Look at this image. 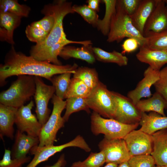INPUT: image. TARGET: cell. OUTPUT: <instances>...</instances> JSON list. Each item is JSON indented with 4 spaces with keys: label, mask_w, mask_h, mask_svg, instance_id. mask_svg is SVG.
I'll use <instances>...</instances> for the list:
<instances>
[{
    "label": "cell",
    "mask_w": 167,
    "mask_h": 167,
    "mask_svg": "<svg viewBox=\"0 0 167 167\" xmlns=\"http://www.w3.org/2000/svg\"><path fill=\"white\" fill-rule=\"evenodd\" d=\"M69 147H76L89 152L91 148L82 136L78 135L70 141L59 145H54L40 147H33L30 151L34 157L26 167H36L40 163L47 161L50 157L64 149Z\"/></svg>",
    "instance_id": "obj_8"
},
{
    "label": "cell",
    "mask_w": 167,
    "mask_h": 167,
    "mask_svg": "<svg viewBox=\"0 0 167 167\" xmlns=\"http://www.w3.org/2000/svg\"><path fill=\"white\" fill-rule=\"evenodd\" d=\"M78 67L75 63L72 65H58L38 61L30 55L16 51L11 45L5 56L4 63L0 65V86H4L8 77L21 75L39 76L50 81L57 74L67 72L74 74Z\"/></svg>",
    "instance_id": "obj_1"
},
{
    "label": "cell",
    "mask_w": 167,
    "mask_h": 167,
    "mask_svg": "<svg viewBox=\"0 0 167 167\" xmlns=\"http://www.w3.org/2000/svg\"><path fill=\"white\" fill-rule=\"evenodd\" d=\"M153 85L156 92L160 94L167 103V66L160 71L159 79Z\"/></svg>",
    "instance_id": "obj_38"
},
{
    "label": "cell",
    "mask_w": 167,
    "mask_h": 167,
    "mask_svg": "<svg viewBox=\"0 0 167 167\" xmlns=\"http://www.w3.org/2000/svg\"><path fill=\"white\" fill-rule=\"evenodd\" d=\"M22 17L0 10V39L11 45L15 44L13 33L20 25Z\"/></svg>",
    "instance_id": "obj_16"
},
{
    "label": "cell",
    "mask_w": 167,
    "mask_h": 167,
    "mask_svg": "<svg viewBox=\"0 0 167 167\" xmlns=\"http://www.w3.org/2000/svg\"><path fill=\"white\" fill-rule=\"evenodd\" d=\"M105 7V13L102 19L99 20L97 28L105 36H107L112 18L116 12L117 0H103Z\"/></svg>",
    "instance_id": "obj_26"
},
{
    "label": "cell",
    "mask_w": 167,
    "mask_h": 167,
    "mask_svg": "<svg viewBox=\"0 0 167 167\" xmlns=\"http://www.w3.org/2000/svg\"><path fill=\"white\" fill-rule=\"evenodd\" d=\"M160 71L155 70L148 66L144 71V77L133 90L129 91L127 96L136 105L143 97H150L152 94V86L158 80Z\"/></svg>",
    "instance_id": "obj_14"
},
{
    "label": "cell",
    "mask_w": 167,
    "mask_h": 167,
    "mask_svg": "<svg viewBox=\"0 0 167 167\" xmlns=\"http://www.w3.org/2000/svg\"><path fill=\"white\" fill-rule=\"evenodd\" d=\"M42 9L52 14L55 22L45 40L41 43L32 46L30 50V56L40 61L51 48L68 39L64 31L63 19L67 15L75 13L72 9L71 2L65 0L55 1L52 3L45 5Z\"/></svg>",
    "instance_id": "obj_2"
},
{
    "label": "cell",
    "mask_w": 167,
    "mask_h": 167,
    "mask_svg": "<svg viewBox=\"0 0 167 167\" xmlns=\"http://www.w3.org/2000/svg\"><path fill=\"white\" fill-rule=\"evenodd\" d=\"M66 164L64 154H62L58 158L57 161L53 165L46 166L44 167H63Z\"/></svg>",
    "instance_id": "obj_42"
},
{
    "label": "cell",
    "mask_w": 167,
    "mask_h": 167,
    "mask_svg": "<svg viewBox=\"0 0 167 167\" xmlns=\"http://www.w3.org/2000/svg\"><path fill=\"white\" fill-rule=\"evenodd\" d=\"M11 153L10 150L5 149L3 157L0 161V167H22L30 160L29 156L19 159L12 158Z\"/></svg>",
    "instance_id": "obj_36"
},
{
    "label": "cell",
    "mask_w": 167,
    "mask_h": 167,
    "mask_svg": "<svg viewBox=\"0 0 167 167\" xmlns=\"http://www.w3.org/2000/svg\"><path fill=\"white\" fill-rule=\"evenodd\" d=\"M7 89L0 93V103L19 109L34 96L36 90L35 76L21 75Z\"/></svg>",
    "instance_id": "obj_3"
},
{
    "label": "cell",
    "mask_w": 167,
    "mask_h": 167,
    "mask_svg": "<svg viewBox=\"0 0 167 167\" xmlns=\"http://www.w3.org/2000/svg\"><path fill=\"white\" fill-rule=\"evenodd\" d=\"M92 49L96 59L99 61L114 63L121 66L128 64V58L122 53L115 50L108 52L96 47H92Z\"/></svg>",
    "instance_id": "obj_25"
},
{
    "label": "cell",
    "mask_w": 167,
    "mask_h": 167,
    "mask_svg": "<svg viewBox=\"0 0 167 167\" xmlns=\"http://www.w3.org/2000/svg\"><path fill=\"white\" fill-rule=\"evenodd\" d=\"M156 0H141L134 14L131 16L135 27L143 36L145 24L155 6Z\"/></svg>",
    "instance_id": "obj_22"
},
{
    "label": "cell",
    "mask_w": 167,
    "mask_h": 167,
    "mask_svg": "<svg viewBox=\"0 0 167 167\" xmlns=\"http://www.w3.org/2000/svg\"><path fill=\"white\" fill-rule=\"evenodd\" d=\"M116 110L114 119L127 124L139 123L141 112L127 96L112 91Z\"/></svg>",
    "instance_id": "obj_10"
},
{
    "label": "cell",
    "mask_w": 167,
    "mask_h": 167,
    "mask_svg": "<svg viewBox=\"0 0 167 167\" xmlns=\"http://www.w3.org/2000/svg\"><path fill=\"white\" fill-rule=\"evenodd\" d=\"M118 165L112 163H109L107 164L104 167H118Z\"/></svg>",
    "instance_id": "obj_44"
},
{
    "label": "cell",
    "mask_w": 167,
    "mask_h": 167,
    "mask_svg": "<svg viewBox=\"0 0 167 167\" xmlns=\"http://www.w3.org/2000/svg\"><path fill=\"white\" fill-rule=\"evenodd\" d=\"M39 143L38 137L30 136L18 130L11 151L12 158L19 159L26 156L32 148L38 145Z\"/></svg>",
    "instance_id": "obj_19"
},
{
    "label": "cell",
    "mask_w": 167,
    "mask_h": 167,
    "mask_svg": "<svg viewBox=\"0 0 167 167\" xmlns=\"http://www.w3.org/2000/svg\"><path fill=\"white\" fill-rule=\"evenodd\" d=\"M152 136L153 148L151 155L156 165H167V129L159 131Z\"/></svg>",
    "instance_id": "obj_18"
},
{
    "label": "cell",
    "mask_w": 167,
    "mask_h": 167,
    "mask_svg": "<svg viewBox=\"0 0 167 167\" xmlns=\"http://www.w3.org/2000/svg\"><path fill=\"white\" fill-rule=\"evenodd\" d=\"M123 139L131 157L139 155H150L152 152L153 141L152 135L139 129L131 131Z\"/></svg>",
    "instance_id": "obj_13"
},
{
    "label": "cell",
    "mask_w": 167,
    "mask_h": 167,
    "mask_svg": "<svg viewBox=\"0 0 167 167\" xmlns=\"http://www.w3.org/2000/svg\"><path fill=\"white\" fill-rule=\"evenodd\" d=\"M164 2L166 5H167V0H164Z\"/></svg>",
    "instance_id": "obj_46"
},
{
    "label": "cell",
    "mask_w": 167,
    "mask_h": 167,
    "mask_svg": "<svg viewBox=\"0 0 167 167\" xmlns=\"http://www.w3.org/2000/svg\"><path fill=\"white\" fill-rule=\"evenodd\" d=\"M92 90L79 79L73 77L65 99L71 97L87 98L90 95Z\"/></svg>",
    "instance_id": "obj_29"
},
{
    "label": "cell",
    "mask_w": 167,
    "mask_h": 167,
    "mask_svg": "<svg viewBox=\"0 0 167 167\" xmlns=\"http://www.w3.org/2000/svg\"><path fill=\"white\" fill-rule=\"evenodd\" d=\"M140 62L147 64L153 69L160 71L161 67L167 64V52L149 48L145 46L140 47L136 55Z\"/></svg>",
    "instance_id": "obj_17"
},
{
    "label": "cell",
    "mask_w": 167,
    "mask_h": 167,
    "mask_svg": "<svg viewBox=\"0 0 167 167\" xmlns=\"http://www.w3.org/2000/svg\"><path fill=\"white\" fill-rule=\"evenodd\" d=\"M101 2L100 0H88L87 1L88 7L96 12L99 11V5Z\"/></svg>",
    "instance_id": "obj_41"
},
{
    "label": "cell",
    "mask_w": 167,
    "mask_h": 167,
    "mask_svg": "<svg viewBox=\"0 0 167 167\" xmlns=\"http://www.w3.org/2000/svg\"><path fill=\"white\" fill-rule=\"evenodd\" d=\"M140 45L138 41L133 38L126 39L122 45V53L123 54L126 53H129L136 50Z\"/></svg>",
    "instance_id": "obj_40"
},
{
    "label": "cell",
    "mask_w": 167,
    "mask_h": 167,
    "mask_svg": "<svg viewBox=\"0 0 167 167\" xmlns=\"http://www.w3.org/2000/svg\"><path fill=\"white\" fill-rule=\"evenodd\" d=\"M73 77L80 79L92 90L97 86L100 81L96 69L87 67H78L73 74Z\"/></svg>",
    "instance_id": "obj_27"
},
{
    "label": "cell",
    "mask_w": 167,
    "mask_h": 167,
    "mask_svg": "<svg viewBox=\"0 0 167 167\" xmlns=\"http://www.w3.org/2000/svg\"><path fill=\"white\" fill-rule=\"evenodd\" d=\"M98 146L100 151L104 153L107 163L119 165L128 161L131 157L123 139H110L104 137Z\"/></svg>",
    "instance_id": "obj_11"
},
{
    "label": "cell",
    "mask_w": 167,
    "mask_h": 167,
    "mask_svg": "<svg viewBox=\"0 0 167 167\" xmlns=\"http://www.w3.org/2000/svg\"><path fill=\"white\" fill-rule=\"evenodd\" d=\"M53 109L48 120L42 126L38 138V146L42 147L54 145L58 131L64 127L65 122L61 114L65 109L64 101L54 94L52 98Z\"/></svg>",
    "instance_id": "obj_6"
},
{
    "label": "cell",
    "mask_w": 167,
    "mask_h": 167,
    "mask_svg": "<svg viewBox=\"0 0 167 167\" xmlns=\"http://www.w3.org/2000/svg\"><path fill=\"white\" fill-rule=\"evenodd\" d=\"M75 12L80 15L84 20L94 27H97L99 20V16L96 12L92 10L86 5L72 6Z\"/></svg>",
    "instance_id": "obj_35"
},
{
    "label": "cell",
    "mask_w": 167,
    "mask_h": 167,
    "mask_svg": "<svg viewBox=\"0 0 167 167\" xmlns=\"http://www.w3.org/2000/svg\"><path fill=\"white\" fill-rule=\"evenodd\" d=\"M91 45H83L81 47L66 46L60 52L59 56L65 60L71 58L80 59L92 64L96 61Z\"/></svg>",
    "instance_id": "obj_23"
},
{
    "label": "cell",
    "mask_w": 167,
    "mask_h": 167,
    "mask_svg": "<svg viewBox=\"0 0 167 167\" xmlns=\"http://www.w3.org/2000/svg\"><path fill=\"white\" fill-rule=\"evenodd\" d=\"M144 36L145 41L143 46L167 52V29L158 33L147 34Z\"/></svg>",
    "instance_id": "obj_28"
},
{
    "label": "cell",
    "mask_w": 167,
    "mask_h": 167,
    "mask_svg": "<svg viewBox=\"0 0 167 167\" xmlns=\"http://www.w3.org/2000/svg\"><path fill=\"white\" fill-rule=\"evenodd\" d=\"M139 125L124 124L114 119L103 118L94 111L91 116V128L93 134L96 135L103 134L110 139H123Z\"/></svg>",
    "instance_id": "obj_5"
},
{
    "label": "cell",
    "mask_w": 167,
    "mask_h": 167,
    "mask_svg": "<svg viewBox=\"0 0 167 167\" xmlns=\"http://www.w3.org/2000/svg\"><path fill=\"white\" fill-rule=\"evenodd\" d=\"M36 90L34 96L36 105L35 112L40 123L43 126L47 121L51 113L48 105L55 92L53 85L45 83L41 77L35 76Z\"/></svg>",
    "instance_id": "obj_9"
},
{
    "label": "cell",
    "mask_w": 167,
    "mask_h": 167,
    "mask_svg": "<svg viewBox=\"0 0 167 167\" xmlns=\"http://www.w3.org/2000/svg\"><path fill=\"white\" fill-rule=\"evenodd\" d=\"M66 110L62 117L65 122L68 121L70 115L75 112L84 110L88 113H90L86 98L71 97L66 99Z\"/></svg>",
    "instance_id": "obj_30"
},
{
    "label": "cell",
    "mask_w": 167,
    "mask_h": 167,
    "mask_svg": "<svg viewBox=\"0 0 167 167\" xmlns=\"http://www.w3.org/2000/svg\"><path fill=\"white\" fill-rule=\"evenodd\" d=\"M18 109L0 103V136L12 139L14 138L15 116Z\"/></svg>",
    "instance_id": "obj_21"
},
{
    "label": "cell",
    "mask_w": 167,
    "mask_h": 167,
    "mask_svg": "<svg viewBox=\"0 0 167 167\" xmlns=\"http://www.w3.org/2000/svg\"><path fill=\"white\" fill-rule=\"evenodd\" d=\"M135 105L141 112H153L162 116H166L164 109H167V103L162 96L156 92L149 98L140 100Z\"/></svg>",
    "instance_id": "obj_24"
},
{
    "label": "cell",
    "mask_w": 167,
    "mask_h": 167,
    "mask_svg": "<svg viewBox=\"0 0 167 167\" xmlns=\"http://www.w3.org/2000/svg\"><path fill=\"white\" fill-rule=\"evenodd\" d=\"M155 167H167V165H165V166H156Z\"/></svg>",
    "instance_id": "obj_45"
},
{
    "label": "cell",
    "mask_w": 167,
    "mask_h": 167,
    "mask_svg": "<svg viewBox=\"0 0 167 167\" xmlns=\"http://www.w3.org/2000/svg\"><path fill=\"white\" fill-rule=\"evenodd\" d=\"M71 73L67 72L53 76L50 81L55 88V95L63 100L71 82Z\"/></svg>",
    "instance_id": "obj_31"
},
{
    "label": "cell",
    "mask_w": 167,
    "mask_h": 167,
    "mask_svg": "<svg viewBox=\"0 0 167 167\" xmlns=\"http://www.w3.org/2000/svg\"><path fill=\"white\" fill-rule=\"evenodd\" d=\"M34 105L32 100L27 105L19 108L16 114L15 124L21 132L26 133L30 136L38 137L42 126L32 112Z\"/></svg>",
    "instance_id": "obj_12"
},
{
    "label": "cell",
    "mask_w": 167,
    "mask_h": 167,
    "mask_svg": "<svg viewBox=\"0 0 167 167\" xmlns=\"http://www.w3.org/2000/svg\"><path fill=\"white\" fill-rule=\"evenodd\" d=\"M118 167H131L127 161L122 163L118 166Z\"/></svg>",
    "instance_id": "obj_43"
},
{
    "label": "cell",
    "mask_w": 167,
    "mask_h": 167,
    "mask_svg": "<svg viewBox=\"0 0 167 167\" xmlns=\"http://www.w3.org/2000/svg\"><path fill=\"white\" fill-rule=\"evenodd\" d=\"M139 125L141 126L140 130L152 135L159 131L167 129V116L153 112L148 114L141 112Z\"/></svg>",
    "instance_id": "obj_20"
},
{
    "label": "cell",
    "mask_w": 167,
    "mask_h": 167,
    "mask_svg": "<svg viewBox=\"0 0 167 167\" xmlns=\"http://www.w3.org/2000/svg\"><path fill=\"white\" fill-rule=\"evenodd\" d=\"M167 29V5L164 0H156L155 6L144 26L143 36Z\"/></svg>",
    "instance_id": "obj_15"
},
{
    "label": "cell",
    "mask_w": 167,
    "mask_h": 167,
    "mask_svg": "<svg viewBox=\"0 0 167 167\" xmlns=\"http://www.w3.org/2000/svg\"><path fill=\"white\" fill-rule=\"evenodd\" d=\"M0 10L7 11L21 17L28 16L31 8L25 4H19L16 0H1Z\"/></svg>",
    "instance_id": "obj_32"
},
{
    "label": "cell",
    "mask_w": 167,
    "mask_h": 167,
    "mask_svg": "<svg viewBox=\"0 0 167 167\" xmlns=\"http://www.w3.org/2000/svg\"><path fill=\"white\" fill-rule=\"evenodd\" d=\"M105 162V156L102 151L91 153L83 161H78L72 163L71 167H100Z\"/></svg>",
    "instance_id": "obj_34"
},
{
    "label": "cell",
    "mask_w": 167,
    "mask_h": 167,
    "mask_svg": "<svg viewBox=\"0 0 167 167\" xmlns=\"http://www.w3.org/2000/svg\"><path fill=\"white\" fill-rule=\"evenodd\" d=\"M140 1V0H117L116 5L131 17L137 10Z\"/></svg>",
    "instance_id": "obj_39"
},
{
    "label": "cell",
    "mask_w": 167,
    "mask_h": 167,
    "mask_svg": "<svg viewBox=\"0 0 167 167\" xmlns=\"http://www.w3.org/2000/svg\"><path fill=\"white\" fill-rule=\"evenodd\" d=\"M125 37L136 39L140 47L143 45L145 41V37L133 25L131 17L116 5V12L111 21L107 41L119 42Z\"/></svg>",
    "instance_id": "obj_4"
},
{
    "label": "cell",
    "mask_w": 167,
    "mask_h": 167,
    "mask_svg": "<svg viewBox=\"0 0 167 167\" xmlns=\"http://www.w3.org/2000/svg\"><path fill=\"white\" fill-rule=\"evenodd\" d=\"M25 32L28 40L36 44L43 42L49 34L41 27L37 25L35 21L27 26Z\"/></svg>",
    "instance_id": "obj_33"
},
{
    "label": "cell",
    "mask_w": 167,
    "mask_h": 167,
    "mask_svg": "<svg viewBox=\"0 0 167 167\" xmlns=\"http://www.w3.org/2000/svg\"><path fill=\"white\" fill-rule=\"evenodd\" d=\"M86 101L90 109L102 117L114 118L116 107L112 91L100 81L86 98Z\"/></svg>",
    "instance_id": "obj_7"
},
{
    "label": "cell",
    "mask_w": 167,
    "mask_h": 167,
    "mask_svg": "<svg viewBox=\"0 0 167 167\" xmlns=\"http://www.w3.org/2000/svg\"><path fill=\"white\" fill-rule=\"evenodd\" d=\"M128 162L131 167H155V163L150 155H139L131 156Z\"/></svg>",
    "instance_id": "obj_37"
}]
</instances>
